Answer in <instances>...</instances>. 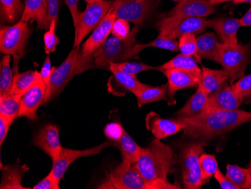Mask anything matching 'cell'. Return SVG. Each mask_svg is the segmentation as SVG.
<instances>
[{"label": "cell", "instance_id": "6da1fadb", "mask_svg": "<svg viewBox=\"0 0 251 189\" xmlns=\"http://www.w3.org/2000/svg\"><path fill=\"white\" fill-rule=\"evenodd\" d=\"M186 124L184 134L194 141L209 142L214 138L226 134L248 121L251 112L242 110L216 111L187 118H177Z\"/></svg>", "mask_w": 251, "mask_h": 189}, {"label": "cell", "instance_id": "7a4b0ae2", "mask_svg": "<svg viewBox=\"0 0 251 189\" xmlns=\"http://www.w3.org/2000/svg\"><path fill=\"white\" fill-rule=\"evenodd\" d=\"M173 161L174 154L172 148L161 140L155 139L146 148H143L135 165L148 181L167 182Z\"/></svg>", "mask_w": 251, "mask_h": 189}, {"label": "cell", "instance_id": "3957f363", "mask_svg": "<svg viewBox=\"0 0 251 189\" xmlns=\"http://www.w3.org/2000/svg\"><path fill=\"white\" fill-rule=\"evenodd\" d=\"M139 26H135L130 35L126 39L108 37L99 49L93 53L96 67H108L110 63H120L129 60H139V54L147 49L145 44L136 43Z\"/></svg>", "mask_w": 251, "mask_h": 189}, {"label": "cell", "instance_id": "277c9868", "mask_svg": "<svg viewBox=\"0 0 251 189\" xmlns=\"http://www.w3.org/2000/svg\"><path fill=\"white\" fill-rule=\"evenodd\" d=\"M97 189H180L177 185L167 182L145 180L135 165L121 163L106 173L105 180Z\"/></svg>", "mask_w": 251, "mask_h": 189}, {"label": "cell", "instance_id": "5b68a950", "mask_svg": "<svg viewBox=\"0 0 251 189\" xmlns=\"http://www.w3.org/2000/svg\"><path fill=\"white\" fill-rule=\"evenodd\" d=\"M32 29L26 21H18L16 24L2 26L0 30V52L10 55L14 59V67L25 57Z\"/></svg>", "mask_w": 251, "mask_h": 189}, {"label": "cell", "instance_id": "8992f818", "mask_svg": "<svg viewBox=\"0 0 251 189\" xmlns=\"http://www.w3.org/2000/svg\"><path fill=\"white\" fill-rule=\"evenodd\" d=\"M250 54L249 44L242 45L238 42L235 44L221 42L218 63L229 75V84H233L236 80L244 76L249 63Z\"/></svg>", "mask_w": 251, "mask_h": 189}, {"label": "cell", "instance_id": "52a82bcc", "mask_svg": "<svg viewBox=\"0 0 251 189\" xmlns=\"http://www.w3.org/2000/svg\"><path fill=\"white\" fill-rule=\"evenodd\" d=\"M159 36L176 40L188 33L200 34L206 29L207 19L204 18L173 15L166 16L156 25Z\"/></svg>", "mask_w": 251, "mask_h": 189}, {"label": "cell", "instance_id": "ba28073f", "mask_svg": "<svg viewBox=\"0 0 251 189\" xmlns=\"http://www.w3.org/2000/svg\"><path fill=\"white\" fill-rule=\"evenodd\" d=\"M208 142L194 141L181 151L182 173L186 189H200L204 186L200 171V156L204 152Z\"/></svg>", "mask_w": 251, "mask_h": 189}, {"label": "cell", "instance_id": "9c48e42d", "mask_svg": "<svg viewBox=\"0 0 251 189\" xmlns=\"http://www.w3.org/2000/svg\"><path fill=\"white\" fill-rule=\"evenodd\" d=\"M159 0H113L110 12L116 18L140 27L153 13Z\"/></svg>", "mask_w": 251, "mask_h": 189}, {"label": "cell", "instance_id": "30bf717a", "mask_svg": "<svg viewBox=\"0 0 251 189\" xmlns=\"http://www.w3.org/2000/svg\"><path fill=\"white\" fill-rule=\"evenodd\" d=\"M112 1L101 0L95 3L87 4L85 11L80 14L75 25L73 48L80 47L83 39L94 30L109 12Z\"/></svg>", "mask_w": 251, "mask_h": 189}, {"label": "cell", "instance_id": "8fae6325", "mask_svg": "<svg viewBox=\"0 0 251 189\" xmlns=\"http://www.w3.org/2000/svg\"><path fill=\"white\" fill-rule=\"evenodd\" d=\"M80 53V47L73 48L66 60L56 67L48 82L44 104L58 95L72 79L77 75V62Z\"/></svg>", "mask_w": 251, "mask_h": 189}, {"label": "cell", "instance_id": "7c38bea8", "mask_svg": "<svg viewBox=\"0 0 251 189\" xmlns=\"http://www.w3.org/2000/svg\"><path fill=\"white\" fill-rule=\"evenodd\" d=\"M243 100L242 96L234 88L232 84L229 85L226 84L219 91L210 94L206 107L199 115H204L216 111L237 110L242 105Z\"/></svg>", "mask_w": 251, "mask_h": 189}, {"label": "cell", "instance_id": "4fadbf2b", "mask_svg": "<svg viewBox=\"0 0 251 189\" xmlns=\"http://www.w3.org/2000/svg\"><path fill=\"white\" fill-rule=\"evenodd\" d=\"M115 142L112 140H108L104 143L100 144L95 147L90 149H84V150H74V149H65L63 148L60 152L59 159L54 163H53L51 172L56 180L60 182L63 179V176L66 173L69 166L73 163L75 161L81 157H87L90 155L100 154L101 150H103L108 146H114Z\"/></svg>", "mask_w": 251, "mask_h": 189}, {"label": "cell", "instance_id": "5bb4252c", "mask_svg": "<svg viewBox=\"0 0 251 189\" xmlns=\"http://www.w3.org/2000/svg\"><path fill=\"white\" fill-rule=\"evenodd\" d=\"M33 143L51 158L54 163L59 159L63 149L58 127L53 124L44 125L34 136Z\"/></svg>", "mask_w": 251, "mask_h": 189}, {"label": "cell", "instance_id": "9a60e30c", "mask_svg": "<svg viewBox=\"0 0 251 189\" xmlns=\"http://www.w3.org/2000/svg\"><path fill=\"white\" fill-rule=\"evenodd\" d=\"M46 87L47 85L40 77L37 83L21 97L18 117H25L31 121L38 119V109L45 101Z\"/></svg>", "mask_w": 251, "mask_h": 189}, {"label": "cell", "instance_id": "2e32d148", "mask_svg": "<svg viewBox=\"0 0 251 189\" xmlns=\"http://www.w3.org/2000/svg\"><path fill=\"white\" fill-rule=\"evenodd\" d=\"M116 20L112 12H108L106 16L97 25L93 31L92 34L84 42L81 50V54L84 57H89L106 41L112 31L113 25Z\"/></svg>", "mask_w": 251, "mask_h": 189}, {"label": "cell", "instance_id": "e0dca14e", "mask_svg": "<svg viewBox=\"0 0 251 189\" xmlns=\"http://www.w3.org/2000/svg\"><path fill=\"white\" fill-rule=\"evenodd\" d=\"M163 73L168 80L169 100H173L176 93L182 89L197 87L201 79V75L176 69L164 70Z\"/></svg>", "mask_w": 251, "mask_h": 189}, {"label": "cell", "instance_id": "ac0fdd59", "mask_svg": "<svg viewBox=\"0 0 251 189\" xmlns=\"http://www.w3.org/2000/svg\"><path fill=\"white\" fill-rule=\"evenodd\" d=\"M216 12V8L210 4L208 0H181L166 16L181 15V16L205 18Z\"/></svg>", "mask_w": 251, "mask_h": 189}, {"label": "cell", "instance_id": "d6986e66", "mask_svg": "<svg viewBox=\"0 0 251 189\" xmlns=\"http://www.w3.org/2000/svg\"><path fill=\"white\" fill-rule=\"evenodd\" d=\"M207 27L217 32L223 43H238L237 33L241 27L238 18H220L207 20Z\"/></svg>", "mask_w": 251, "mask_h": 189}, {"label": "cell", "instance_id": "ffe728a7", "mask_svg": "<svg viewBox=\"0 0 251 189\" xmlns=\"http://www.w3.org/2000/svg\"><path fill=\"white\" fill-rule=\"evenodd\" d=\"M185 123L178 119H164L157 115L150 119V128L155 139L163 140L185 129Z\"/></svg>", "mask_w": 251, "mask_h": 189}, {"label": "cell", "instance_id": "44dd1931", "mask_svg": "<svg viewBox=\"0 0 251 189\" xmlns=\"http://www.w3.org/2000/svg\"><path fill=\"white\" fill-rule=\"evenodd\" d=\"M210 94L207 92L201 83L197 86V91L193 94L187 104L177 112V118H187L201 113L206 107Z\"/></svg>", "mask_w": 251, "mask_h": 189}, {"label": "cell", "instance_id": "7402d4cb", "mask_svg": "<svg viewBox=\"0 0 251 189\" xmlns=\"http://www.w3.org/2000/svg\"><path fill=\"white\" fill-rule=\"evenodd\" d=\"M116 145L122 155V163L134 165L139 161L143 148L139 146L124 128L117 139Z\"/></svg>", "mask_w": 251, "mask_h": 189}, {"label": "cell", "instance_id": "603a6c76", "mask_svg": "<svg viewBox=\"0 0 251 189\" xmlns=\"http://www.w3.org/2000/svg\"><path fill=\"white\" fill-rule=\"evenodd\" d=\"M197 56L198 58L218 63L220 57V46L218 36L213 32H208L197 38Z\"/></svg>", "mask_w": 251, "mask_h": 189}, {"label": "cell", "instance_id": "cb8c5ba5", "mask_svg": "<svg viewBox=\"0 0 251 189\" xmlns=\"http://www.w3.org/2000/svg\"><path fill=\"white\" fill-rule=\"evenodd\" d=\"M228 81H229V75L224 69L211 70L205 66H202L200 83L208 94H214L219 91Z\"/></svg>", "mask_w": 251, "mask_h": 189}, {"label": "cell", "instance_id": "d4e9b609", "mask_svg": "<svg viewBox=\"0 0 251 189\" xmlns=\"http://www.w3.org/2000/svg\"><path fill=\"white\" fill-rule=\"evenodd\" d=\"M29 170L26 165L21 166L19 163L8 165L3 169L1 189H29L21 184L23 176Z\"/></svg>", "mask_w": 251, "mask_h": 189}, {"label": "cell", "instance_id": "484cf974", "mask_svg": "<svg viewBox=\"0 0 251 189\" xmlns=\"http://www.w3.org/2000/svg\"><path fill=\"white\" fill-rule=\"evenodd\" d=\"M14 73L13 85L10 93L11 95L22 97L40 80V73L37 70H28L19 73L18 69H16L14 70Z\"/></svg>", "mask_w": 251, "mask_h": 189}, {"label": "cell", "instance_id": "4316f807", "mask_svg": "<svg viewBox=\"0 0 251 189\" xmlns=\"http://www.w3.org/2000/svg\"><path fill=\"white\" fill-rule=\"evenodd\" d=\"M47 15V0H25V10L21 20L28 21L33 20L40 29Z\"/></svg>", "mask_w": 251, "mask_h": 189}, {"label": "cell", "instance_id": "83f0119b", "mask_svg": "<svg viewBox=\"0 0 251 189\" xmlns=\"http://www.w3.org/2000/svg\"><path fill=\"white\" fill-rule=\"evenodd\" d=\"M110 71L112 73L114 81L124 91H129L135 95L138 91L142 90L147 84H142L137 79L135 75L127 74L120 71L115 64L110 63Z\"/></svg>", "mask_w": 251, "mask_h": 189}, {"label": "cell", "instance_id": "f1b7e54d", "mask_svg": "<svg viewBox=\"0 0 251 189\" xmlns=\"http://www.w3.org/2000/svg\"><path fill=\"white\" fill-rule=\"evenodd\" d=\"M135 96L139 107L151 103L167 100L168 84L158 87H152L151 85L147 84L144 88L138 91Z\"/></svg>", "mask_w": 251, "mask_h": 189}, {"label": "cell", "instance_id": "f546056e", "mask_svg": "<svg viewBox=\"0 0 251 189\" xmlns=\"http://www.w3.org/2000/svg\"><path fill=\"white\" fill-rule=\"evenodd\" d=\"M161 67L163 70L176 69L201 75V70L197 65V60L193 57H188L182 54L166 62Z\"/></svg>", "mask_w": 251, "mask_h": 189}, {"label": "cell", "instance_id": "4dcf8cb0", "mask_svg": "<svg viewBox=\"0 0 251 189\" xmlns=\"http://www.w3.org/2000/svg\"><path fill=\"white\" fill-rule=\"evenodd\" d=\"M1 15L6 23H14L22 17L25 10L21 0H0Z\"/></svg>", "mask_w": 251, "mask_h": 189}, {"label": "cell", "instance_id": "1f68e13d", "mask_svg": "<svg viewBox=\"0 0 251 189\" xmlns=\"http://www.w3.org/2000/svg\"><path fill=\"white\" fill-rule=\"evenodd\" d=\"M11 56L5 55L1 62L0 70V95H9L14 81L13 69L11 68Z\"/></svg>", "mask_w": 251, "mask_h": 189}, {"label": "cell", "instance_id": "d6a6232c", "mask_svg": "<svg viewBox=\"0 0 251 189\" xmlns=\"http://www.w3.org/2000/svg\"><path fill=\"white\" fill-rule=\"evenodd\" d=\"M21 97L17 95H0V115L15 121L18 118Z\"/></svg>", "mask_w": 251, "mask_h": 189}, {"label": "cell", "instance_id": "836d02e7", "mask_svg": "<svg viewBox=\"0 0 251 189\" xmlns=\"http://www.w3.org/2000/svg\"><path fill=\"white\" fill-rule=\"evenodd\" d=\"M226 175L239 189H249L251 175L248 168H242L237 165L228 164Z\"/></svg>", "mask_w": 251, "mask_h": 189}, {"label": "cell", "instance_id": "e575fe53", "mask_svg": "<svg viewBox=\"0 0 251 189\" xmlns=\"http://www.w3.org/2000/svg\"><path fill=\"white\" fill-rule=\"evenodd\" d=\"M199 162L203 183L205 184L210 181L211 178L214 176L217 170L219 169L218 162L214 155L203 152L200 156Z\"/></svg>", "mask_w": 251, "mask_h": 189}, {"label": "cell", "instance_id": "d590c367", "mask_svg": "<svg viewBox=\"0 0 251 189\" xmlns=\"http://www.w3.org/2000/svg\"><path fill=\"white\" fill-rule=\"evenodd\" d=\"M113 63L120 71L127 74L135 75V76L147 70H158L163 73L164 72L161 66H152L145 63H139V62L124 61Z\"/></svg>", "mask_w": 251, "mask_h": 189}, {"label": "cell", "instance_id": "8d00e7d4", "mask_svg": "<svg viewBox=\"0 0 251 189\" xmlns=\"http://www.w3.org/2000/svg\"><path fill=\"white\" fill-rule=\"evenodd\" d=\"M178 49L182 54L194 57L197 62L200 61L197 56V42L195 34L188 33L182 36L179 39Z\"/></svg>", "mask_w": 251, "mask_h": 189}, {"label": "cell", "instance_id": "74e56055", "mask_svg": "<svg viewBox=\"0 0 251 189\" xmlns=\"http://www.w3.org/2000/svg\"><path fill=\"white\" fill-rule=\"evenodd\" d=\"M57 21H52L50 28L48 29L47 32L44 35V44H45V52L46 54L53 53L56 51V46L58 45L60 40L56 35V27L57 25Z\"/></svg>", "mask_w": 251, "mask_h": 189}, {"label": "cell", "instance_id": "f35d334b", "mask_svg": "<svg viewBox=\"0 0 251 189\" xmlns=\"http://www.w3.org/2000/svg\"><path fill=\"white\" fill-rule=\"evenodd\" d=\"M60 1L61 0H47V15L41 27V29H48L50 28L52 21H58L60 12Z\"/></svg>", "mask_w": 251, "mask_h": 189}, {"label": "cell", "instance_id": "ab89813d", "mask_svg": "<svg viewBox=\"0 0 251 189\" xmlns=\"http://www.w3.org/2000/svg\"><path fill=\"white\" fill-rule=\"evenodd\" d=\"M146 48L154 47L159 49H165V50L171 51V52H178V42L173 39H166L163 36H159L155 40L145 43Z\"/></svg>", "mask_w": 251, "mask_h": 189}, {"label": "cell", "instance_id": "60d3db41", "mask_svg": "<svg viewBox=\"0 0 251 189\" xmlns=\"http://www.w3.org/2000/svg\"><path fill=\"white\" fill-rule=\"evenodd\" d=\"M130 33L131 28L129 21L116 18L113 25L111 35L119 39H126Z\"/></svg>", "mask_w": 251, "mask_h": 189}, {"label": "cell", "instance_id": "b9f144b4", "mask_svg": "<svg viewBox=\"0 0 251 189\" xmlns=\"http://www.w3.org/2000/svg\"><path fill=\"white\" fill-rule=\"evenodd\" d=\"M232 86L243 98H251V73L244 75Z\"/></svg>", "mask_w": 251, "mask_h": 189}, {"label": "cell", "instance_id": "7bdbcfd3", "mask_svg": "<svg viewBox=\"0 0 251 189\" xmlns=\"http://www.w3.org/2000/svg\"><path fill=\"white\" fill-rule=\"evenodd\" d=\"M32 189H60V182L56 180L50 171L46 177L35 185Z\"/></svg>", "mask_w": 251, "mask_h": 189}, {"label": "cell", "instance_id": "ee69618b", "mask_svg": "<svg viewBox=\"0 0 251 189\" xmlns=\"http://www.w3.org/2000/svg\"><path fill=\"white\" fill-rule=\"evenodd\" d=\"M56 68V67H55V66H52L50 56L47 54L43 65H42V70L39 72L41 80L46 84V85H47L48 82L50 80V77H51L52 74H53Z\"/></svg>", "mask_w": 251, "mask_h": 189}, {"label": "cell", "instance_id": "f6af8a7d", "mask_svg": "<svg viewBox=\"0 0 251 189\" xmlns=\"http://www.w3.org/2000/svg\"><path fill=\"white\" fill-rule=\"evenodd\" d=\"M13 120L7 118L4 115H0V145L2 146L4 141L6 139L8 130L13 123Z\"/></svg>", "mask_w": 251, "mask_h": 189}, {"label": "cell", "instance_id": "bcb514c9", "mask_svg": "<svg viewBox=\"0 0 251 189\" xmlns=\"http://www.w3.org/2000/svg\"><path fill=\"white\" fill-rule=\"evenodd\" d=\"M214 178L219 183L220 186L223 189H240L239 187L235 186L229 178L227 177L226 175H224L222 172L218 169L214 174Z\"/></svg>", "mask_w": 251, "mask_h": 189}, {"label": "cell", "instance_id": "7dc6e473", "mask_svg": "<svg viewBox=\"0 0 251 189\" xmlns=\"http://www.w3.org/2000/svg\"><path fill=\"white\" fill-rule=\"evenodd\" d=\"M78 1L79 0H65V2H66V5L70 10V14H71L74 26L77 23V18L81 14L79 12L78 6H77Z\"/></svg>", "mask_w": 251, "mask_h": 189}, {"label": "cell", "instance_id": "c3c4849f", "mask_svg": "<svg viewBox=\"0 0 251 189\" xmlns=\"http://www.w3.org/2000/svg\"><path fill=\"white\" fill-rule=\"evenodd\" d=\"M241 27H251V8L239 19Z\"/></svg>", "mask_w": 251, "mask_h": 189}, {"label": "cell", "instance_id": "681fc988", "mask_svg": "<svg viewBox=\"0 0 251 189\" xmlns=\"http://www.w3.org/2000/svg\"><path fill=\"white\" fill-rule=\"evenodd\" d=\"M211 5H214V6H217V5H221V4L224 3V2H232L235 0H208Z\"/></svg>", "mask_w": 251, "mask_h": 189}, {"label": "cell", "instance_id": "f907efd6", "mask_svg": "<svg viewBox=\"0 0 251 189\" xmlns=\"http://www.w3.org/2000/svg\"><path fill=\"white\" fill-rule=\"evenodd\" d=\"M233 3L235 5H239V4L250 3L251 4V0H235Z\"/></svg>", "mask_w": 251, "mask_h": 189}, {"label": "cell", "instance_id": "816d5d0a", "mask_svg": "<svg viewBox=\"0 0 251 189\" xmlns=\"http://www.w3.org/2000/svg\"><path fill=\"white\" fill-rule=\"evenodd\" d=\"M87 4L95 3V2H100L101 0H84Z\"/></svg>", "mask_w": 251, "mask_h": 189}, {"label": "cell", "instance_id": "f5cc1de1", "mask_svg": "<svg viewBox=\"0 0 251 189\" xmlns=\"http://www.w3.org/2000/svg\"><path fill=\"white\" fill-rule=\"evenodd\" d=\"M248 170H249V171H250V173H251V162H250V164L248 165ZM249 189H251V185H250V186H249Z\"/></svg>", "mask_w": 251, "mask_h": 189}, {"label": "cell", "instance_id": "db71d44e", "mask_svg": "<svg viewBox=\"0 0 251 189\" xmlns=\"http://www.w3.org/2000/svg\"><path fill=\"white\" fill-rule=\"evenodd\" d=\"M169 1H173V2H179L181 0H169Z\"/></svg>", "mask_w": 251, "mask_h": 189}]
</instances>
